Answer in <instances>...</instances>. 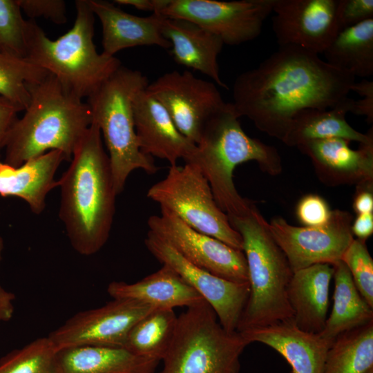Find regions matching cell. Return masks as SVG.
I'll use <instances>...</instances> for the list:
<instances>
[{
  "label": "cell",
  "instance_id": "cell-1",
  "mask_svg": "<svg viewBox=\"0 0 373 373\" xmlns=\"http://www.w3.org/2000/svg\"><path fill=\"white\" fill-rule=\"evenodd\" d=\"M355 79L317 54L279 46L237 77L232 104L239 117H248L260 131L282 141L299 112L336 106L348 97Z\"/></svg>",
  "mask_w": 373,
  "mask_h": 373
},
{
  "label": "cell",
  "instance_id": "cell-2",
  "mask_svg": "<svg viewBox=\"0 0 373 373\" xmlns=\"http://www.w3.org/2000/svg\"><path fill=\"white\" fill-rule=\"evenodd\" d=\"M58 182L59 217L71 246L83 256L97 253L109 238L117 195L102 134L94 122Z\"/></svg>",
  "mask_w": 373,
  "mask_h": 373
},
{
  "label": "cell",
  "instance_id": "cell-3",
  "mask_svg": "<svg viewBox=\"0 0 373 373\" xmlns=\"http://www.w3.org/2000/svg\"><path fill=\"white\" fill-rule=\"evenodd\" d=\"M26 86L30 102L9 132L3 162L17 167L53 150L70 161L93 122L88 104L68 93L50 73Z\"/></svg>",
  "mask_w": 373,
  "mask_h": 373
},
{
  "label": "cell",
  "instance_id": "cell-4",
  "mask_svg": "<svg viewBox=\"0 0 373 373\" xmlns=\"http://www.w3.org/2000/svg\"><path fill=\"white\" fill-rule=\"evenodd\" d=\"M239 118L232 103H227L206 123L195 153L185 162L199 168L217 204L229 218L247 213L254 204L235 187L233 173L238 165L256 161L271 175L280 174L283 169L278 150L247 135Z\"/></svg>",
  "mask_w": 373,
  "mask_h": 373
},
{
  "label": "cell",
  "instance_id": "cell-5",
  "mask_svg": "<svg viewBox=\"0 0 373 373\" xmlns=\"http://www.w3.org/2000/svg\"><path fill=\"white\" fill-rule=\"evenodd\" d=\"M73 27L55 40L35 20H27L26 58L54 75L70 94L88 98L122 65L99 53L93 42L95 15L88 0L75 1Z\"/></svg>",
  "mask_w": 373,
  "mask_h": 373
},
{
  "label": "cell",
  "instance_id": "cell-6",
  "mask_svg": "<svg viewBox=\"0 0 373 373\" xmlns=\"http://www.w3.org/2000/svg\"><path fill=\"white\" fill-rule=\"evenodd\" d=\"M228 218L242 238L249 285L237 331L293 320L287 297L293 271L274 239L269 223L254 204L247 213Z\"/></svg>",
  "mask_w": 373,
  "mask_h": 373
},
{
  "label": "cell",
  "instance_id": "cell-7",
  "mask_svg": "<svg viewBox=\"0 0 373 373\" xmlns=\"http://www.w3.org/2000/svg\"><path fill=\"white\" fill-rule=\"evenodd\" d=\"M148 84L140 71L121 66L87 98L93 122L99 127L108 150L117 195L133 171L154 174L158 170L151 157L140 151L135 128L133 99Z\"/></svg>",
  "mask_w": 373,
  "mask_h": 373
},
{
  "label": "cell",
  "instance_id": "cell-8",
  "mask_svg": "<svg viewBox=\"0 0 373 373\" xmlns=\"http://www.w3.org/2000/svg\"><path fill=\"white\" fill-rule=\"evenodd\" d=\"M248 345L239 332L226 331L204 301L178 316L173 339L156 373H239Z\"/></svg>",
  "mask_w": 373,
  "mask_h": 373
},
{
  "label": "cell",
  "instance_id": "cell-9",
  "mask_svg": "<svg viewBox=\"0 0 373 373\" xmlns=\"http://www.w3.org/2000/svg\"><path fill=\"white\" fill-rule=\"evenodd\" d=\"M147 197L193 229L242 251L240 233L217 204L207 180L195 164L170 166L166 177L149 188Z\"/></svg>",
  "mask_w": 373,
  "mask_h": 373
},
{
  "label": "cell",
  "instance_id": "cell-10",
  "mask_svg": "<svg viewBox=\"0 0 373 373\" xmlns=\"http://www.w3.org/2000/svg\"><path fill=\"white\" fill-rule=\"evenodd\" d=\"M275 0H166L160 15L192 21L236 46L256 39Z\"/></svg>",
  "mask_w": 373,
  "mask_h": 373
},
{
  "label": "cell",
  "instance_id": "cell-11",
  "mask_svg": "<svg viewBox=\"0 0 373 373\" xmlns=\"http://www.w3.org/2000/svg\"><path fill=\"white\" fill-rule=\"evenodd\" d=\"M146 92L166 110L178 131L197 144L206 123L226 105L216 84L189 70L166 73Z\"/></svg>",
  "mask_w": 373,
  "mask_h": 373
},
{
  "label": "cell",
  "instance_id": "cell-12",
  "mask_svg": "<svg viewBox=\"0 0 373 373\" xmlns=\"http://www.w3.org/2000/svg\"><path fill=\"white\" fill-rule=\"evenodd\" d=\"M148 227L150 233L192 264L230 281L249 283L242 251L193 229L164 209H161L160 215L149 217Z\"/></svg>",
  "mask_w": 373,
  "mask_h": 373
},
{
  "label": "cell",
  "instance_id": "cell-13",
  "mask_svg": "<svg viewBox=\"0 0 373 373\" xmlns=\"http://www.w3.org/2000/svg\"><path fill=\"white\" fill-rule=\"evenodd\" d=\"M155 309L137 300L113 298L75 314L48 337L57 351L87 345L124 347L133 327Z\"/></svg>",
  "mask_w": 373,
  "mask_h": 373
},
{
  "label": "cell",
  "instance_id": "cell-14",
  "mask_svg": "<svg viewBox=\"0 0 373 373\" xmlns=\"http://www.w3.org/2000/svg\"><path fill=\"white\" fill-rule=\"evenodd\" d=\"M352 221L350 213L334 209L329 221L322 226L296 227L276 217L269 223V229L294 272L315 264L334 265L341 261L354 239Z\"/></svg>",
  "mask_w": 373,
  "mask_h": 373
},
{
  "label": "cell",
  "instance_id": "cell-15",
  "mask_svg": "<svg viewBox=\"0 0 373 373\" xmlns=\"http://www.w3.org/2000/svg\"><path fill=\"white\" fill-rule=\"evenodd\" d=\"M144 243L157 260L172 268L202 296L226 331H237L249 298V283L230 281L192 264L149 231Z\"/></svg>",
  "mask_w": 373,
  "mask_h": 373
},
{
  "label": "cell",
  "instance_id": "cell-16",
  "mask_svg": "<svg viewBox=\"0 0 373 373\" xmlns=\"http://www.w3.org/2000/svg\"><path fill=\"white\" fill-rule=\"evenodd\" d=\"M338 0H275L272 28L279 46L318 55L336 35Z\"/></svg>",
  "mask_w": 373,
  "mask_h": 373
},
{
  "label": "cell",
  "instance_id": "cell-17",
  "mask_svg": "<svg viewBox=\"0 0 373 373\" xmlns=\"http://www.w3.org/2000/svg\"><path fill=\"white\" fill-rule=\"evenodd\" d=\"M146 88L135 95L133 102L140 151L146 155L166 160L170 166L176 165L179 159L187 162L195 153L196 144L178 131L164 107Z\"/></svg>",
  "mask_w": 373,
  "mask_h": 373
},
{
  "label": "cell",
  "instance_id": "cell-18",
  "mask_svg": "<svg viewBox=\"0 0 373 373\" xmlns=\"http://www.w3.org/2000/svg\"><path fill=\"white\" fill-rule=\"evenodd\" d=\"M350 141L332 137L303 142L296 148L308 156L321 182L327 186L373 181V142L352 149Z\"/></svg>",
  "mask_w": 373,
  "mask_h": 373
},
{
  "label": "cell",
  "instance_id": "cell-19",
  "mask_svg": "<svg viewBox=\"0 0 373 373\" xmlns=\"http://www.w3.org/2000/svg\"><path fill=\"white\" fill-rule=\"evenodd\" d=\"M240 333L249 344L260 343L276 351L289 364L292 373H322L332 345L320 334L300 329L293 320Z\"/></svg>",
  "mask_w": 373,
  "mask_h": 373
},
{
  "label": "cell",
  "instance_id": "cell-20",
  "mask_svg": "<svg viewBox=\"0 0 373 373\" xmlns=\"http://www.w3.org/2000/svg\"><path fill=\"white\" fill-rule=\"evenodd\" d=\"M88 3L102 24L104 54L113 57L121 50L141 46L171 48V43L161 32L162 15L138 17L123 11L114 3L101 0Z\"/></svg>",
  "mask_w": 373,
  "mask_h": 373
},
{
  "label": "cell",
  "instance_id": "cell-21",
  "mask_svg": "<svg viewBox=\"0 0 373 373\" xmlns=\"http://www.w3.org/2000/svg\"><path fill=\"white\" fill-rule=\"evenodd\" d=\"M160 28L164 37L171 43V54L178 64L198 70L228 89L219 72L218 57L224 45L220 37L182 19L163 16Z\"/></svg>",
  "mask_w": 373,
  "mask_h": 373
},
{
  "label": "cell",
  "instance_id": "cell-22",
  "mask_svg": "<svg viewBox=\"0 0 373 373\" xmlns=\"http://www.w3.org/2000/svg\"><path fill=\"white\" fill-rule=\"evenodd\" d=\"M65 160L62 152L53 150L17 167L0 162V195L21 198L33 213L41 214L47 195L59 185L55 173Z\"/></svg>",
  "mask_w": 373,
  "mask_h": 373
},
{
  "label": "cell",
  "instance_id": "cell-23",
  "mask_svg": "<svg viewBox=\"0 0 373 373\" xmlns=\"http://www.w3.org/2000/svg\"><path fill=\"white\" fill-rule=\"evenodd\" d=\"M334 266L315 264L293 272L287 287V297L298 327L321 333L327 318L329 292Z\"/></svg>",
  "mask_w": 373,
  "mask_h": 373
},
{
  "label": "cell",
  "instance_id": "cell-24",
  "mask_svg": "<svg viewBox=\"0 0 373 373\" xmlns=\"http://www.w3.org/2000/svg\"><path fill=\"white\" fill-rule=\"evenodd\" d=\"M113 298L137 300L156 309L187 308L206 301L177 272L166 265L134 283L113 281L107 287Z\"/></svg>",
  "mask_w": 373,
  "mask_h": 373
},
{
  "label": "cell",
  "instance_id": "cell-25",
  "mask_svg": "<svg viewBox=\"0 0 373 373\" xmlns=\"http://www.w3.org/2000/svg\"><path fill=\"white\" fill-rule=\"evenodd\" d=\"M60 373H156L160 361L119 347L80 346L57 352Z\"/></svg>",
  "mask_w": 373,
  "mask_h": 373
},
{
  "label": "cell",
  "instance_id": "cell-26",
  "mask_svg": "<svg viewBox=\"0 0 373 373\" xmlns=\"http://www.w3.org/2000/svg\"><path fill=\"white\" fill-rule=\"evenodd\" d=\"M353 100L347 97L331 108L301 111L294 118L282 142L294 147L307 141L332 137L343 138L359 144L373 142L372 128L364 134L353 128L346 121L345 115L351 111Z\"/></svg>",
  "mask_w": 373,
  "mask_h": 373
},
{
  "label": "cell",
  "instance_id": "cell-27",
  "mask_svg": "<svg viewBox=\"0 0 373 373\" xmlns=\"http://www.w3.org/2000/svg\"><path fill=\"white\" fill-rule=\"evenodd\" d=\"M333 266L332 309L319 333L330 343L340 334L373 321V308L358 292L346 265L340 261Z\"/></svg>",
  "mask_w": 373,
  "mask_h": 373
},
{
  "label": "cell",
  "instance_id": "cell-28",
  "mask_svg": "<svg viewBox=\"0 0 373 373\" xmlns=\"http://www.w3.org/2000/svg\"><path fill=\"white\" fill-rule=\"evenodd\" d=\"M325 61L355 77L373 75V19L340 31L323 52Z\"/></svg>",
  "mask_w": 373,
  "mask_h": 373
},
{
  "label": "cell",
  "instance_id": "cell-29",
  "mask_svg": "<svg viewBox=\"0 0 373 373\" xmlns=\"http://www.w3.org/2000/svg\"><path fill=\"white\" fill-rule=\"evenodd\" d=\"M373 368V321L347 331L330 345L322 373H365Z\"/></svg>",
  "mask_w": 373,
  "mask_h": 373
},
{
  "label": "cell",
  "instance_id": "cell-30",
  "mask_svg": "<svg viewBox=\"0 0 373 373\" xmlns=\"http://www.w3.org/2000/svg\"><path fill=\"white\" fill-rule=\"evenodd\" d=\"M177 320L173 309H153L133 327L124 348L140 357L161 361L173 339Z\"/></svg>",
  "mask_w": 373,
  "mask_h": 373
},
{
  "label": "cell",
  "instance_id": "cell-31",
  "mask_svg": "<svg viewBox=\"0 0 373 373\" xmlns=\"http://www.w3.org/2000/svg\"><path fill=\"white\" fill-rule=\"evenodd\" d=\"M49 73L26 57L0 52V96L24 111L30 98L26 83L39 82Z\"/></svg>",
  "mask_w": 373,
  "mask_h": 373
},
{
  "label": "cell",
  "instance_id": "cell-32",
  "mask_svg": "<svg viewBox=\"0 0 373 373\" xmlns=\"http://www.w3.org/2000/svg\"><path fill=\"white\" fill-rule=\"evenodd\" d=\"M57 350L48 336L38 338L0 358V373H60Z\"/></svg>",
  "mask_w": 373,
  "mask_h": 373
},
{
  "label": "cell",
  "instance_id": "cell-33",
  "mask_svg": "<svg viewBox=\"0 0 373 373\" xmlns=\"http://www.w3.org/2000/svg\"><path fill=\"white\" fill-rule=\"evenodd\" d=\"M17 0H0V52L26 57L27 20Z\"/></svg>",
  "mask_w": 373,
  "mask_h": 373
},
{
  "label": "cell",
  "instance_id": "cell-34",
  "mask_svg": "<svg viewBox=\"0 0 373 373\" xmlns=\"http://www.w3.org/2000/svg\"><path fill=\"white\" fill-rule=\"evenodd\" d=\"M341 261L349 269L361 296L373 308V260L365 242L354 238L344 252Z\"/></svg>",
  "mask_w": 373,
  "mask_h": 373
},
{
  "label": "cell",
  "instance_id": "cell-35",
  "mask_svg": "<svg viewBox=\"0 0 373 373\" xmlns=\"http://www.w3.org/2000/svg\"><path fill=\"white\" fill-rule=\"evenodd\" d=\"M332 210L321 196L308 194L298 201L296 213L298 221L304 227H318L326 224Z\"/></svg>",
  "mask_w": 373,
  "mask_h": 373
},
{
  "label": "cell",
  "instance_id": "cell-36",
  "mask_svg": "<svg viewBox=\"0 0 373 373\" xmlns=\"http://www.w3.org/2000/svg\"><path fill=\"white\" fill-rule=\"evenodd\" d=\"M373 19V0H338L336 22L338 32Z\"/></svg>",
  "mask_w": 373,
  "mask_h": 373
},
{
  "label": "cell",
  "instance_id": "cell-37",
  "mask_svg": "<svg viewBox=\"0 0 373 373\" xmlns=\"http://www.w3.org/2000/svg\"><path fill=\"white\" fill-rule=\"evenodd\" d=\"M25 14L34 20L44 17L56 24L67 21L66 3L63 0H17Z\"/></svg>",
  "mask_w": 373,
  "mask_h": 373
},
{
  "label": "cell",
  "instance_id": "cell-38",
  "mask_svg": "<svg viewBox=\"0 0 373 373\" xmlns=\"http://www.w3.org/2000/svg\"><path fill=\"white\" fill-rule=\"evenodd\" d=\"M351 90L363 97L358 100H353L351 113L366 117L368 123L373 122V82L366 79L359 83H354Z\"/></svg>",
  "mask_w": 373,
  "mask_h": 373
},
{
  "label": "cell",
  "instance_id": "cell-39",
  "mask_svg": "<svg viewBox=\"0 0 373 373\" xmlns=\"http://www.w3.org/2000/svg\"><path fill=\"white\" fill-rule=\"evenodd\" d=\"M22 110L7 99L0 96V157L5 148L9 132Z\"/></svg>",
  "mask_w": 373,
  "mask_h": 373
},
{
  "label": "cell",
  "instance_id": "cell-40",
  "mask_svg": "<svg viewBox=\"0 0 373 373\" xmlns=\"http://www.w3.org/2000/svg\"><path fill=\"white\" fill-rule=\"evenodd\" d=\"M353 210L356 215L373 213V181L356 185Z\"/></svg>",
  "mask_w": 373,
  "mask_h": 373
},
{
  "label": "cell",
  "instance_id": "cell-41",
  "mask_svg": "<svg viewBox=\"0 0 373 373\" xmlns=\"http://www.w3.org/2000/svg\"><path fill=\"white\" fill-rule=\"evenodd\" d=\"M4 249V240L0 236V265ZM15 295L6 289L0 284V323L10 321L15 312L14 302Z\"/></svg>",
  "mask_w": 373,
  "mask_h": 373
},
{
  "label": "cell",
  "instance_id": "cell-42",
  "mask_svg": "<svg viewBox=\"0 0 373 373\" xmlns=\"http://www.w3.org/2000/svg\"><path fill=\"white\" fill-rule=\"evenodd\" d=\"M351 231L356 239L365 242L373 233V213L356 215Z\"/></svg>",
  "mask_w": 373,
  "mask_h": 373
},
{
  "label": "cell",
  "instance_id": "cell-43",
  "mask_svg": "<svg viewBox=\"0 0 373 373\" xmlns=\"http://www.w3.org/2000/svg\"><path fill=\"white\" fill-rule=\"evenodd\" d=\"M113 2L119 5L131 6L140 10L159 14L164 0H115Z\"/></svg>",
  "mask_w": 373,
  "mask_h": 373
},
{
  "label": "cell",
  "instance_id": "cell-44",
  "mask_svg": "<svg viewBox=\"0 0 373 373\" xmlns=\"http://www.w3.org/2000/svg\"><path fill=\"white\" fill-rule=\"evenodd\" d=\"M365 373H373V368L370 369V370H368L367 372Z\"/></svg>",
  "mask_w": 373,
  "mask_h": 373
}]
</instances>
